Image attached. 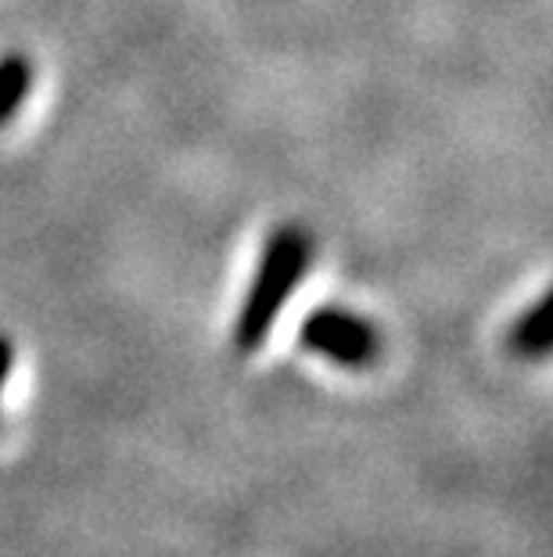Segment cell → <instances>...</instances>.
Masks as SVG:
<instances>
[{
    "mask_svg": "<svg viewBox=\"0 0 553 557\" xmlns=\"http://www.w3.org/2000/svg\"><path fill=\"white\" fill-rule=\"evenodd\" d=\"M302 346L310 352H321V357L335 360L338 367H370L378 357L381 342L378 331H374L370 320H363L349 310H335V306H324V310H313L302 320Z\"/></svg>",
    "mask_w": 553,
    "mask_h": 557,
    "instance_id": "2",
    "label": "cell"
},
{
    "mask_svg": "<svg viewBox=\"0 0 553 557\" xmlns=\"http://www.w3.org/2000/svg\"><path fill=\"white\" fill-rule=\"evenodd\" d=\"M550 342H553V335H550V295H543V299H536L521 317L514 320L511 349L525 360H539L550 352Z\"/></svg>",
    "mask_w": 553,
    "mask_h": 557,
    "instance_id": "3",
    "label": "cell"
},
{
    "mask_svg": "<svg viewBox=\"0 0 553 557\" xmlns=\"http://www.w3.org/2000/svg\"><path fill=\"white\" fill-rule=\"evenodd\" d=\"M33 87V65L26 54H4L0 58V126L15 120L22 101Z\"/></svg>",
    "mask_w": 553,
    "mask_h": 557,
    "instance_id": "4",
    "label": "cell"
},
{
    "mask_svg": "<svg viewBox=\"0 0 553 557\" xmlns=\"http://www.w3.org/2000/svg\"><path fill=\"white\" fill-rule=\"evenodd\" d=\"M11 363H15V346H11L8 335H0V388H4V382H8Z\"/></svg>",
    "mask_w": 553,
    "mask_h": 557,
    "instance_id": "5",
    "label": "cell"
},
{
    "mask_svg": "<svg viewBox=\"0 0 553 557\" xmlns=\"http://www.w3.org/2000/svg\"><path fill=\"white\" fill-rule=\"evenodd\" d=\"M313 242L310 234L296 223H285L266 238L263 256H259L255 277L244 295V306L234 324V346L241 352H252L266 342V335L274 331L280 310H285L288 295L299 288V281L310 267Z\"/></svg>",
    "mask_w": 553,
    "mask_h": 557,
    "instance_id": "1",
    "label": "cell"
}]
</instances>
